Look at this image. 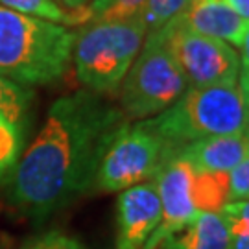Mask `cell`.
Segmentation results:
<instances>
[{
    "instance_id": "obj_1",
    "label": "cell",
    "mask_w": 249,
    "mask_h": 249,
    "mask_svg": "<svg viewBox=\"0 0 249 249\" xmlns=\"http://www.w3.org/2000/svg\"><path fill=\"white\" fill-rule=\"evenodd\" d=\"M124 122L120 107L87 89L57 98L9 176L11 203L43 222L87 194Z\"/></svg>"
},
{
    "instance_id": "obj_2",
    "label": "cell",
    "mask_w": 249,
    "mask_h": 249,
    "mask_svg": "<svg viewBox=\"0 0 249 249\" xmlns=\"http://www.w3.org/2000/svg\"><path fill=\"white\" fill-rule=\"evenodd\" d=\"M78 32L0 6V78L22 87L48 85L71 69Z\"/></svg>"
},
{
    "instance_id": "obj_3",
    "label": "cell",
    "mask_w": 249,
    "mask_h": 249,
    "mask_svg": "<svg viewBox=\"0 0 249 249\" xmlns=\"http://www.w3.org/2000/svg\"><path fill=\"white\" fill-rule=\"evenodd\" d=\"M148 124L164 141L170 153H178L201 139L244 135L249 124V102L238 81L187 87L176 104L148 118Z\"/></svg>"
},
{
    "instance_id": "obj_4",
    "label": "cell",
    "mask_w": 249,
    "mask_h": 249,
    "mask_svg": "<svg viewBox=\"0 0 249 249\" xmlns=\"http://www.w3.org/2000/svg\"><path fill=\"white\" fill-rule=\"evenodd\" d=\"M146 36V26L139 17L85 24L78 32L72 50L78 81L100 96L116 94Z\"/></svg>"
},
{
    "instance_id": "obj_5",
    "label": "cell",
    "mask_w": 249,
    "mask_h": 249,
    "mask_svg": "<svg viewBox=\"0 0 249 249\" xmlns=\"http://www.w3.org/2000/svg\"><path fill=\"white\" fill-rule=\"evenodd\" d=\"M188 83L159 32L148 34L120 85V109L127 122L148 120L166 111Z\"/></svg>"
},
{
    "instance_id": "obj_6",
    "label": "cell",
    "mask_w": 249,
    "mask_h": 249,
    "mask_svg": "<svg viewBox=\"0 0 249 249\" xmlns=\"http://www.w3.org/2000/svg\"><path fill=\"white\" fill-rule=\"evenodd\" d=\"M168 155V146L148 120L124 122L102 157L94 188L100 192H122L151 181Z\"/></svg>"
},
{
    "instance_id": "obj_7",
    "label": "cell",
    "mask_w": 249,
    "mask_h": 249,
    "mask_svg": "<svg viewBox=\"0 0 249 249\" xmlns=\"http://www.w3.org/2000/svg\"><path fill=\"white\" fill-rule=\"evenodd\" d=\"M166 46L187 78L188 87L234 83L240 74V55L231 45L199 36L176 17L160 28Z\"/></svg>"
},
{
    "instance_id": "obj_8",
    "label": "cell",
    "mask_w": 249,
    "mask_h": 249,
    "mask_svg": "<svg viewBox=\"0 0 249 249\" xmlns=\"http://www.w3.org/2000/svg\"><path fill=\"white\" fill-rule=\"evenodd\" d=\"M160 203V222L144 249H157L190 223L197 214L196 203V170L178 153H170L153 178Z\"/></svg>"
},
{
    "instance_id": "obj_9",
    "label": "cell",
    "mask_w": 249,
    "mask_h": 249,
    "mask_svg": "<svg viewBox=\"0 0 249 249\" xmlns=\"http://www.w3.org/2000/svg\"><path fill=\"white\" fill-rule=\"evenodd\" d=\"M32 90L0 78V183L17 166L26 150Z\"/></svg>"
},
{
    "instance_id": "obj_10",
    "label": "cell",
    "mask_w": 249,
    "mask_h": 249,
    "mask_svg": "<svg viewBox=\"0 0 249 249\" xmlns=\"http://www.w3.org/2000/svg\"><path fill=\"white\" fill-rule=\"evenodd\" d=\"M159 222L160 203L153 179L122 190L116 201L115 249H144Z\"/></svg>"
},
{
    "instance_id": "obj_11",
    "label": "cell",
    "mask_w": 249,
    "mask_h": 249,
    "mask_svg": "<svg viewBox=\"0 0 249 249\" xmlns=\"http://www.w3.org/2000/svg\"><path fill=\"white\" fill-rule=\"evenodd\" d=\"M178 18L188 30L223 41L232 48H240L248 24L223 0H188Z\"/></svg>"
},
{
    "instance_id": "obj_12",
    "label": "cell",
    "mask_w": 249,
    "mask_h": 249,
    "mask_svg": "<svg viewBox=\"0 0 249 249\" xmlns=\"http://www.w3.org/2000/svg\"><path fill=\"white\" fill-rule=\"evenodd\" d=\"M178 155L199 172H231L249 155V146L244 135H223L187 144Z\"/></svg>"
},
{
    "instance_id": "obj_13",
    "label": "cell",
    "mask_w": 249,
    "mask_h": 249,
    "mask_svg": "<svg viewBox=\"0 0 249 249\" xmlns=\"http://www.w3.org/2000/svg\"><path fill=\"white\" fill-rule=\"evenodd\" d=\"M157 249H231V234L222 213H199Z\"/></svg>"
},
{
    "instance_id": "obj_14",
    "label": "cell",
    "mask_w": 249,
    "mask_h": 249,
    "mask_svg": "<svg viewBox=\"0 0 249 249\" xmlns=\"http://www.w3.org/2000/svg\"><path fill=\"white\" fill-rule=\"evenodd\" d=\"M0 6L17 11L20 15L36 17L69 28L85 24V8L67 11L59 6L57 0H0Z\"/></svg>"
},
{
    "instance_id": "obj_15",
    "label": "cell",
    "mask_w": 249,
    "mask_h": 249,
    "mask_svg": "<svg viewBox=\"0 0 249 249\" xmlns=\"http://www.w3.org/2000/svg\"><path fill=\"white\" fill-rule=\"evenodd\" d=\"M148 0H92L85 6V24L96 20H129L141 15Z\"/></svg>"
},
{
    "instance_id": "obj_16",
    "label": "cell",
    "mask_w": 249,
    "mask_h": 249,
    "mask_svg": "<svg viewBox=\"0 0 249 249\" xmlns=\"http://www.w3.org/2000/svg\"><path fill=\"white\" fill-rule=\"evenodd\" d=\"M188 0H148L142 8L139 18L146 26V34L159 32L170 20L181 15V11L187 8Z\"/></svg>"
},
{
    "instance_id": "obj_17",
    "label": "cell",
    "mask_w": 249,
    "mask_h": 249,
    "mask_svg": "<svg viewBox=\"0 0 249 249\" xmlns=\"http://www.w3.org/2000/svg\"><path fill=\"white\" fill-rule=\"evenodd\" d=\"M231 234V249H249V199L229 201L220 211Z\"/></svg>"
},
{
    "instance_id": "obj_18",
    "label": "cell",
    "mask_w": 249,
    "mask_h": 249,
    "mask_svg": "<svg viewBox=\"0 0 249 249\" xmlns=\"http://www.w3.org/2000/svg\"><path fill=\"white\" fill-rule=\"evenodd\" d=\"M20 249H85L74 236L61 231H48L24 244Z\"/></svg>"
},
{
    "instance_id": "obj_19",
    "label": "cell",
    "mask_w": 249,
    "mask_h": 249,
    "mask_svg": "<svg viewBox=\"0 0 249 249\" xmlns=\"http://www.w3.org/2000/svg\"><path fill=\"white\" fill-rule=\"evenodd\" d=\"M249 199V155L229 172V201Z\"/></svg>"
},
{
    "instance_id": "obj_20",
    "label": "cell",
    "mask_w": 249,
    "mask_h": 249,
    "mask_svg": "<svg viewBox=\"0 0 249 249\" xmlns=\"http://www.w3.org/2000/svg\"><path fill=\"white\" fill-rule=\"evenodd\" d=\"M238 83L249 102V22L246 24V32H244L240 45V80Z\"/></svg>"
},
{
    "instance_id": "obj_21",
    "label": "cell",
    "mask_w": 249,
    "mask_h": 249,
    "mask_svg": "<svg viewBox=\"0 0 249 249\" xmlns=\"http://www.w3.org/2000/svg\"><path fill=\"white\" fill-rule=\"evenodd\" d=\"M223 2H225L238 17H242L246 22H249V0H223Z\"/></svg>"
},
{
    "instance_id": "obj_22",
    "label": "cell",
    "mask_w": 249,
    "mask_h": 249,
    "mask_svg": "<svg viewBox=\"0 0 249 249\" xmlns=\"http://www.w3.org/2000/svg\"><path fill=\"white\" fill-rule=\"evenodd\" d=\"M59 6L65 8L67 11H76V9H81L85 6H89L90 0H57Z\"/></svg>"
},
{
    "instance_id": "obj_23",
    "label": "cell",
    "mask_w": 249,
    "mask_h": 249,
    "mask_svg": "<svg viewBox=\"0 0 249 249\" xmlns=\"http://www.w3.org/2000/svg\"><path fill=\"white\" fill-rule=\"evenodd\" d=\"M244 139H246V142H248V146H249V124H248V127H246V131H244Z\"/></svg>"
}]
</instances>
